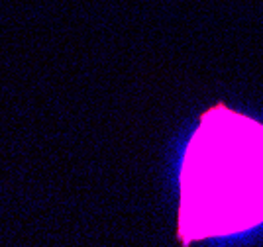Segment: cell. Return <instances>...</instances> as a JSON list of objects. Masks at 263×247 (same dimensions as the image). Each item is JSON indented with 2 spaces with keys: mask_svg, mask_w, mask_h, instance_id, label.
<instances>
[{
  "mask_svg": "<svg viewBox=\"0 0 263 247\" xmlns=\"http://www.w3.org/2000/svg\"><path fill=\"white\" fill-rule=\"evenodd\" d=\"M263 224V124L218 104L202 114L183 153L179 236L185 243Z\"/></svg>",
  "mask_w": 263,
  "mask_h": 247,
  "instance_id": "6da1fadb",
  "label": "cell"
}]
</instances>
